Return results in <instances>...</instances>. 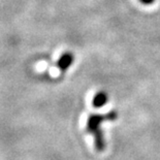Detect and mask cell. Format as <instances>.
I'll return each instance as SVG.
<instances>
[{"label": "cell", "mask_w": 160, "mask_h": 160, "mask_svg": "<svg viewBox=\"0 0 160 160\" xmlns=\"http://www.w3.org/2000/svg\"><path fill=\"white\" fill-rule=\"evenodd\" d=\"M108 94L103 91H100L94 95L93 100H92V104H93L94 108H101L108 102Z\"/></svg>", "instance_id": "4"}, {"label": "cell", "mask_w": 160, "mask_h": 160, "mask_svg": "<svg viewBox=\"0 0 160 160\" xmlns=\"http://www.w3.org/2000/svg\"><path fill=\"white\" fill-rule=\"evenodd\" d=\"M118 118V114L116 111H111L108 114L98 115L92 114L87 120V131L92 133L97 128H100V124L103 121H115Z\"/></svg>", "instance_id": "1"}, {"label": "cell", "mask_w": 160, "mask_h": 160, "mask_svg": "<svg viewBox=\"0 0 160 160\" xmlns=\"http://www.w3.org/2000/svg\"><path fill=\"white\" fill-rule=\"evenodd\" d=\"M138 1L144 5H151L155 2V0H138Z\"/></svg>", "instance_id": "5"}, {"label": "cell", "mask_w": 160, "mask_h": 160, "mask_svg": "<svg viewBox=\"0 0 160 160\" xmlns=\"http://www.w3.org/2000/svg\"><path fill=\"white\" fill-rule=\"evenodd\" d=\"M94 137V145H95V149L97 150L98 152H102L105 150V139H104V135L103 132L100 128H97L96 130H94L92 132Z\"/></svg>", "instance_id": "3"}, {"label": "cell", "mask_w": 160, "mask_h": 160, "mask_svg": "<svg viewBox=\"0 0 160 160\" xmlns=\"http://www.w3.org/2000/svg\"><path fill=\"white\" fill-rule=\"evenodd\" d=\"M74 60V56L72 53H69V52H66L62 54V56L59 58L57 62V66L62 72H64L65 70H67L69 68V66L72 64Z\"/></svg>", "instance_id": "2"}]
</instances>
